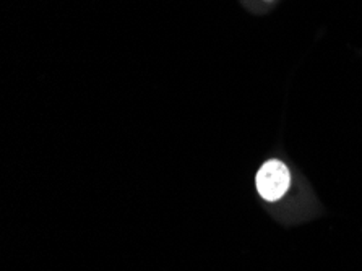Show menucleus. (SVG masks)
I'll list each match as a JSON object with an SVG mask.
<instances>
[{
    "instance_id": "nucleus-1",
    "label": "nucleus",
    "mask_w": 362,
    "mask_h": 271,
    "mask_svg": "<svg viewBox=\"0 0 362 271\" xmlns=\"http://www.w3.org/2000/svg\"><path fill=\"white\" fill-rule=\"evenodd\" d=\"M255 185L263 200L278 202L286 195L291 185L288 166L279 159H268L255 175Z\"/></svg>"
}]
</instances>
